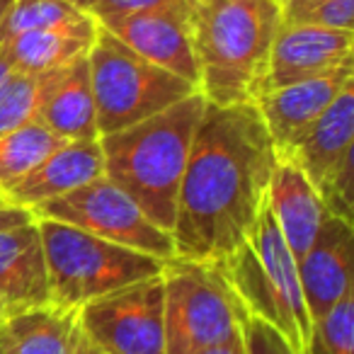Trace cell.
Wrapping results in <instances>:
<instances>
[{"mask_svg":"<svg viewBox=\"0 0 354 354\" xmlns=\"http://www.w3.org/2000/svg\"><path fill=\"white\" fill-rule=\"evenodd\" d=\"M243 344L245 354H296L281 333L250 313H243Z\"/></svg>","mask_w":354,"mask_h":354,"instance_id":"obj_27","label":"cell"},{"mask_svg":"<svg viewBox=\"0 0 354 354\" xmlns=\"http://www.w3.org/2000/svg\"><path fill=\"white\" fill-rule=\"evenodd\" d=\"M194 354H245V344H243V337H238V339H233V342L199 349V352H194Z\"/></svg>","mask_w":354,"mask_h":354,"instance_id":"obj_31","label":"cell"},{"mask_svg":"<svg viewBox=\"0 0 354 354\" xmlns=\"http://www.w3.org/2000/svg\"><path fill=\"white\" fill-rule=\"evenodd\" d=\"M320 3H325V0H291V3H286V6L281 8V22L289 25V22H294L299 15L313 10V8L320 6Z\"/></svg>","mask_w":354,"mask_h":354,"instance_id":"obj_30","label":"cell"},{"mask_svg":"<svg viewBox=\"0 0 354 354\" xmlns=\"http://www.w3.org/2000/svg\"><path fill=\"white\" fill-rule=\"evenodd\" d=\"M61 68L46 73H15L0 88V136L35 122Z\"/></svg>","mask_w":354,"mask_h":354,"instance_id":"obj_22","label":"cell"},{"mask_svg":"<svg viewBox=\"0 0 354 354\" xmlns=\"http://www.w3.org/2000/svg\"><path fill=\"white\" fill-rule=\"evenodd\" d=\"M306 354H354V296L347 294L310 330Z\"/></svg>","mask_w":354,"mask_h":354,"instance_id":"obj_24","label":"cell"},{"mask_svg":"<svg viewBox=\"0 0 354 354\" xmlns=\"http://www.w3.org/2000/svg\"><path fill=\"white\" fill-rule=\"evenodd\" d=\"M162 286L165 354H194L243 337L245 308L216 265L172 257L162 270Z\"/></svg>","mask_w":354,"mask_h":354,"instance_id":"obj_7","label":"cell"},{"mask_svg":"<svg viewBox=\"0 0 354 354\" xmlns=\"http://www.w3.org/2000/svg\"><path fill=\"white\" fill-rule=\"evenodd\" d=\"M0 299L8 306V313L51 304L37 218L0 231Z\"/></svg>","mask_w":354,"mask_h":354,"instance_id":"obj_16","label":"cell"},{"mask_svg":"<svg viewBox=\"0 0 354 354\" xmlns=\"http://www.w3.org/2000/svg\"><path fill=\"white\" fill-rule=\"evenodd\" d=\"M274 3H277V6H279V8H284L286 3H291V0H274Z\"/></svg>","mask_w":354,"mask_h":354,"instance_id":"obj_38","label":"cell"},{"mask_svg":"<svg viewBox=\"0 0 354 354\" xmlns=\"http://www.w3.org/2000/svg\"><path fill=\"white\" fill-rule=\"evenodd\" d=\"M318 194L330 216L344 218L352 223V202H354V153L344 158L323 183L318 185Z\"/></svg>","mask_w":354,"mask_h":354,"instance_id":"obj_25","label":"cell"},{"mask_svg":"<svg viewBox=\"0 0 354 354\" xmlns=\"http://www.w3.org/2000/svg\"><path fill=\"white\" fill-rule=\"evenodd\" d=\"M281 27L274 0H202L192 8L199 95L209 104L255 102Z\"/></svg>","mask_w":354,"mask_h":354,"instance_id":"obj_3","label":"cell"},{"mask_svg":"<svg viewBox=\"0 0 354 354\" xmlns=\"http://www.w3.org/2000/svg\"><path fill=\"white\" fill-rule=\"evenodd\" d=\"M66 3H71L73 8H78L80 12H85V15H88V12L95 8V3H97V0H66Z\"/></svg>","mask_w":354,"mask_h":354,"instance_id":"obj_34","label":"cell"},{"mask_svg":"<svg viewBox=\"0 0 354 354\" xmlns=\"http://www.w3.org/2000/svg\"><path fill=\"white\" fill-rule=\"evenodd\" d=\"M352 80L354 64H344L320 78L301 80V83L262 93L255 100V107L274 143L277 156L289 153L294 143L313 127L315 119Z\"/></svg>","mask_w":354,"mask_h":354,"instance_id":"obj_12","label":"cell"},{"mask_svg":"<svg viewBox=\"0 0 354 354\" xmlns=\"http://www.w3.org/2000/svg\"><path fill=\"white\" fill-rule=\"evenodd\" d=\"M102 30L117 37L133 54L170 73L180 75L199 90V68L192 41V8H153L124 20L109 22Z\"/></svg>","mask_w":354,"mask_h":354,"instance_id":"obj_10","label":"cell"},{"mask_svg":"<svg viewBox=\"0 0 354 354\" xmlns=\"http://www.w3.org/2000/svg\"><path fill=\"white\" fill-rule=\"evenodd\" d=\"M277 148L255 102L209 104L194 129L172 223L175 257L221 265L250 241Z\"/></svg>","mask_w":354,"mask_h":354,"instance_id":"obj_1","label":"cell"},{"mask_svg":"<svg viewBox=\"0 0 354 354\" xmlns=\"http://www.w3.org/2000/svg\"><path fill=\"white\" fill-rule=\"evenodd\" d=\"M80 335V310L54 304L10 313L0 325L6 354H73Z\"/></svg>","mask_w":354,"mask_h":354,"instance_id":"obj_20","label":"cell"},{"mask_svg":"<svg viewBox=\"0 0 354 354\" xmlns=\"http://www.w3.org/2000/svg\"><path fill=\"white\" fill-rule=\"evenodd\" d=\"M97 22L83 15L68 25L17 35L0 46L15 73H46L88 54L97 39Z\"/></svg>","mask_w":354,"mask_h":354,"instance_id":"obj_18","label":"cell"},{"mask_svg":"<svg viewBox=\"0 0 354 354\" xmlns=\"http://www.w3.org/2000/svg\"><path fill=\"white\" fill-rule=\"evenodd\" d=\"M354 146V80L342 88V93L328 104L313 127L294 143L289 153L279 158H291L318 187L325 177L352 156Z\"/></svg>","mask_w":354,"mask_h":354,"instance_id":"obj_17","label":"cell"},{"mask_svg":"<svg viewBox=\"0 0 354 354\" xmlns=\"http://www.w3.org/2000/svg\"><path fill=\"white\" fill-rule=\"evenodd\" d=\"M267 207L274 216L279 233L294 260L299 262L318 236L325 218V207L315 185L291 158L277 156V165L270 177Z\"/></svg>","mask_w":354,"mask_h":354,"instance_id":"obj_15","label":"cell"},{"mask_svg":"<svg viewBox=\"0 0 354 354\" xmlns=\"http://www.w3.org/2000/svg\"><path fill=\"white\" fill-rule=\"evenodd\" d=\"M61 143H66L64 138L51 133L39 122H30L0 136V194L20 183Z\"/></svg>","mask_w":354,"mask_h":354,"instance_id":"obj_21","label":"cell"},{"mask_svg":"<svg viewBox=\"0 0 354 354\" xmlns=\"http://www.w3.org/2000/svg\"><path fill=\"white\" fill-rule=\"evenodd\" d=\"M83 15L85 12H80L66 0H12L0 22V44L25 32L68 25Z\"/></svg>","mask_w":354,"mask_h":354,"instance_id":"obj_23","label":"cell"},{"mask_svg":"<svg viewBox=\"0 0 354 354\" xmlns=\"http://www.w3.org/2000/svg\"><path fill=\"white\" fill-rule=\"evenodd\" d=\"M35 122H39L41 127H46L64 141L100 138L88 54L61 68L37 112Z\"/></svg>","mask_w":354,"mask_h":354,"instance_id":"obj_19","label":"cell"},{"mask_svg":"<svg viewBox=\"0 0 354 354\" xmlns=\"http://www.w3.org/2000/svg\"><path fill=\"white\" fill-rule=\"evenodd\" d=\"M185 3H187L189 8H194V6H199V3H202V0H185Z\"/></svg>","mask_w":354,"mask_h":354,"instance_id":"obj_37","label":"cell"},{"mask_svg":"<svg viewBox=\"0 0 354 354\" xmlns=\"http://www.w3.org/2000/svg\"><path fill=\"white\" fill-rule=\"evenodd\" d=\"M310 323L352 294V223L325 214L318 236L296 262Z\"/></svg>","mask_w":354,"mask_h":354,"instance_id":"obj_13","label":"cell"},{"mask_svg":"<svg viewBox=\"0 0 354 354\" xmlns=\"http://www.w3.org/2000/svg\"><path fill=\"white\" fill-rule=\"evenodd\" d=\"M88 64L100 136L133 127L199 93L185 78L133 54L102 27L88 51Z\"/></svg>","mask_w":354,"mask_h":354,"instance_id":"obj_6","label":"cell"},{"mask_svg":"<svg viewBox=\"0 0 354 354\" xmlns=\"http://www.w3.org/2000/svg\"><path fill=\"white\" fill-rule=\"evenodd\" d=\"M10 75H12V68H10V64H8L6 54H3V46H0V88H3V83H6Z\"/></svg>","mask_w":354,"mask_h":354,"instance_id":"obj_33","label":"cell"},{"mask_svg":"<svg viewBox=\"0 0 354 354\" xmlns=\"http://www.w3.org/2000/svg\"><path fill=\"white\" fill-rule=\"evenodd\" d=\"M35 221V214L30 209L15 207V204H8L6 199L0 197V231H10V228L25 226V223Z\"/></svg>","mask_w":354,"mask_h":354,"instance_id":"obj_29","label":"cell"},{"mask_svg":"<svg viewBox=\"0 0 354 354\" xmlns=\"http://www.w3.org/2000/svg\"><path fill=\"white\" fill-rule=\"evenodd\" d=\"M104 175V156L100 138L66 141L51 151L20 183L0 194L8 204L35 209L49 199L64 197Z\"/></svg>","mask_w":354,"mask_h":354,"instance_id":"obj_14","label":"cell"},{"mask_svg":"<svg viewBox=\"0 0 354 354\" xmlns=\"http://www.w3.org/2000/svg\"><path fill=\"white\" fill-rule=\"evenodd\" d=\"M162 274L124 286L80 308V328L107 354H165Z\"/></svg>","mask_w":354,"mask_h":354,"instance_id":"obj_9","label":"cell"},{"mask_svg":"<svg viewBox=\"0 0 354 354\" xmlns=\"http://www.w3.org/2000/svg\"><path fill=\"white\" fill-rule=\"evenodd\" d=\"M167 6H187V3H185V0H97L88 15L93 17L100 27H104V25H109V22L136 15V12L153 10V8H167Z\"/></svg>","mask_w":354,"mask_h":354,"instance_id":"obj_28","label":"cell"},{"mask_svg":"<svg viewBox=\"0 0 354 354\" xmlns=\"http://www.w3.org/2000/svg\"><path fill=\"white\" fill-rule=\"evenodd\" d=\"M10 3H12V0H0V22H3V17H6L8 8H10Z\"/></svg>","mask_w":354,"mask_h":354,"instance_id":"obj_35","label":"cell"},{"mask_svg":"<svg viewBox=\"0 0 354 354\" xmlns=\"http://www.w3.org/2000/svg\"><path fill=\"white\" fill-rule=\"evenodd\" d=\"M32 214L35 218L68 223L104 241L153 255L158 260L175 257V243L170 233L156 226L141 212V207L104 175L64 197L39 204L32 209Z\"/></svg>","mask_w":354,"mask_h":354,"instance_id":"obj_8","label":"cell"},{"mask_svg":"<svg viewBox=\"0 0 354 354\" xmlns=\"http://www.w3.org/2000/svg\"><path fill=\"white\" fill-rule=\"evenodd\" d=\"M207 107L199 93L172 104L165 112L100 136L104 177L129 194L156 226L170 233L177 212L194 129Z\"/></svg>","mask_w":354,"mask_h":354,"instance_id":"obj_2","label":"cell"},{"mask_svg":"<svg viewBox=\"0 0 354 354\" xmlns=\"http://www.w3.org/2000/svg\"><path fill=\"white\" fill-rule=\"evenodd\" d=\"M289 25H310L323 27V30L354 32V0H325V3L315 6L313 10L299 15Z\"/></svg>","mask_w":354,"mask_h":354,"instance_id":"obj_26","label":"cell"},{"mask_svg":"<svg viewBox=\"0 0 354 354\" xmlns=\"http://www.w3.org/2000/svg\"><path fill=\"white\" fill-rule=\"evenodd\" d=\"M8 315H10V313H8V306L3 304V299H0V325L6 323V318H8Z\"/></svg>","mask_w":354,"mask_h":354,"instance_id":"obj_36","label":"cell"},{"mask_svg":"<svg viewBox=\"0 0 354 354\" xmlns=\"http://www.w3.org/2000/svg\"><path fill=\"white\" fill-rule=\"evenodd\" d=\"M354 32L323 30L310 25H281L267 59L262 93L301 80L320 78L352 64Z\"/></svg>","mask_w":354,"mask_h":354,"instance_id":"obj_11","label":"cell"},{"mask_svg":"<svg viewBox=\"0 0 354 354\" xmlns=\"http://www.w3.org/2000/svg\"><path fill=\"white\" fill-rule=\"evenodd\" d=\"M73 354H107V352H104L102 347H97V344H95L93 339L83 333V328H80V335H78V342H75Z\"/></svg>","mask_w":354,"mask_h":354,"instance_id":"obj_32","label":"cell"},{"mask_svg":"<svg viewBox=\"0 0 354 354\" xmlns=\"http://www.w3.org/2000/svg\"><path fill=\"white\" fill-rule=\"evenodd\" d=\"M0 354H6V352H3V349H0Z\"/></svg>","mask_w":354,"mask_h":354,"instance_id":"obj_39","label":"cell"},{"mask_svg":"<svg viewBox=\"0 0 354 354\" xmlns=\"http://www.w3.org/2000/svg\"><path fill=\"white\" fill-rule=\"evenodd\" d=\"M49 279V299L59 308L80 310L85 304L124 286L162 274L167 260L104 241L68 223L37 218Z\"/></svg>","mask_w":354,"mask_h":354,"instance_id":"obj_5","label":"cell"},{"mask_svg":"<svg viewBox=\"0 0 354 354\" xmlns=\"http://www.w3.org/2000/svg\"><path fill=\"white\" fill-rule=\"evenodd\" d=\"M216 267L245 313L281 333L296 354L308 352L313 323L306 310L299 270L267 204L250 241Z\"/></svg>","mask_w":354,"mask_h":354,"instance_id":"obj_4","label":"cell"}]
</instances>
